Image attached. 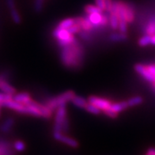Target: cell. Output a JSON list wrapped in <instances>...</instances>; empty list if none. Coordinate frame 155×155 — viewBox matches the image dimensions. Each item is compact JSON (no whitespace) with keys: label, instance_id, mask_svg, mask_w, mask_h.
<instances>
[{"label":"cell","instance_id":"cell-1","mask_svg":"<svg viewBox=\"0 0 155 155\" xmlns=\"http://www.w3.org/2000/svg\"><path fill=\"white\" fill-rule=\"evenodd\" d=\"M84 48L77 40L63 48L60 54L63 65L69 68H78L82 65L84 59Z\"/></svg>","mask_w":155,"mask_h":155},{"label":"cell","instance_id":"cell-2","mask_svg":"<svg viewBox=\"0 0 155 155\" xmlns=\"http://www.w3.org/2000/svg\"><path fill=\"white\" fill-rule=\"evenodd\" d=\"M74 96H75V94L73 91L69 90V91L63 93L56 97L51 98V99L48 100L46 102L45 105L48 107L51 111H53L55 109H57L58 107H59L60 105L66 104L68 101H71Z\"/></svg>","mask_w":155,"mask_h":155},{"label":"cell","instance_id":"cell-3","mask_svg":"<svg viewBox=\"0 0 155 155\" xmlns=\"http://www.w3.org/2000/svg\"><path fill=\"white\" fill-rule=\"evenodd\" d=\"M53 36L58 41L59 45L63 48L71 45L76 40L74 37V34L70 33L68 29H60L58 27L53 31Z\"/></svg>","mask_w":155,"mask_h":155},{"label":"cell","instance_id":"cell-4","mask_svg":"<svg viewBox=\"0 0 155 155\" xmlns=\"http://www.w3.org/2000/svg\"><path fill=\"white\" fill-rule=\"evenodd\" d=\"M66 118H67L66 104H63V105L58 107V108L56 109L55 124H54V132H61L62 125Z\"/></svg>","mask_w":155,"mask_h":155},{"label":"cell","instance_id":"cell-5","mask_svg":"<svg viewBox=\"0 0 155 155\" xmlns=\"http://www.w3.org/2000/svg\"><path fill=\"white\" fill-rule=\"evenodd\" d=\"M88 102L90 104H94L95 106L97 107L101 111H105L109 109L112 105V102L109 101L108 100H106L104 98L98 97L95 96H91L88 99Z\"/></svg>","mask_w":155,"mask_h":155},{"label":"cell","instance_id":"cell-6","mask_svg":"<svg viewBox=\"0 0 155 155\" xmlns=\"http://www.w3.org/2000/svg\"><path fill=\"white\" fill-rule=\"evenodd\" d=\"M53 137L55 140L59 141L60 143H63L64 144H67L69 147H73V148H77L78 147V143L73 138H71L69 136L64 135L62 134V132H54Z\"/></svg>","mask_w":155,"mask_h":155},{"label":"cell","instance_id":"cell-7","mask_svg":"<svg viewBox=\"0 0 155 155\" xmlns=\"http://www.w3.org/2000/svg\"><path fill=\"white\" fill-rule=\"evenodd\" d=\"M3 107H6L7 108L12 109L19 113H23V114H27V106L23 104H21L18 102L15 101L14 99L6 101L3 104Z\"/></svg>","mask_w":155,"mask_h":155},{"label":"cell","instance_id":"cell-8","mask_svg":"<svg viewBox=\"0 0 155 155\" xmlns=\"http://www.w3.org/2000/svg\"><path fill=\"white\" fill-rule=\"evenodd\" d=\"M74 21L76 24H78L81 27L82 31H86L89 32L92 29V27L94 26L92 23L90 22V21L88 20L87 18H82V17H78L74 18Z\"/></svg>","mask_w":155,"mask_h":155},{"label":"cell","instance_id":"cell-9","mask_svg":"<svg viewBox=\"0 0 155 155\" xmlns=\"http://www.w3.org/2000/svg\"><path fill=\"white\" fill-rule=\"evenodd\" d=\"M13 99H14L15 101L21 103V104H25V105L28 104L29 102L32 101L30 94L27 92H22V93H19V94H15L14 97H13Z\"/></svg>","mask_w":155,"mask_h":155},{"label":"cell","instance_id":"cell-10","mask_svg":"<svg viewBox=\"0 0 155 155\" xmlns=\"http://www.w3.org/2000/svg\"><path fill=\"white\" fill-rule=\"evenodd\" d=\"M103 18H104V15H102V13H94V14L89 15L87 17L88 20L92 23L93 25H95V26H97V25L101 26Z\"/></svg>","mask_w":155,"mask_h":155},{"label":"cell","instance_id":"cell-11","mask_svg":"<svg viewBox=\"0 0 155 155\" xmlns=\"http://www.w3.org/2000/svg\"><path fill=\"white\" fill-rule=\"evenodd\" d=\"M14 124H15V120H14V118L9 117L0 126V131L3 133L9 132L13 127Z\"/></svg>","mask_w":155,"mask_h":155},{"label":"cell","instance_id":"cell-12","mask_svg":"<svg viewBox=\"0 0 155 155\" xmlns=\"http://www.w3.org/2000/svg\"><path fill=\"white\" fill-rule=\"evenodd\" d=\"M129 105L127 104V101H121L117 102V103H112V105L110 107V109L116 112H120L122 111L125 110L128 108Z\"/></svg>","mask_w":155,"mask_h":155},{"label":"cell","instance_id":"cell-13","mask_svg":"<svg viewBox=\"0 0 155 155\" xmlns=\"http://www.w3.org/2000/svg\"><path fill=\"white\" fill-rule=\"evenodd\" d=\"M71 102L76 107L81 108H85V107H86V105L88 103L87 101H86L85 98L79 96H76V95L74 96V97L72 99Z\"/></svg>","mask_w":155,"mask_h":155},{"label":"cell","instance_id":"cell-14","mask_svg":"<svg viewBox=\"0 0 155 155\" xmlns=\"http://www.w3.org/2000/svg\"><path fill=\"white\" fill-rule=\"evenodd\" d=\"M109 23L112 29H117L119 28V19L117 15L114 12L109 13Z\"/></svg>","mask_w":155,"mask_h":155},{"label":"cell","instance_id":"cell-15","mask_svg":"<svg viewBox=\"0 0 155 155\" xmlns=\"http://www.w3.org/2000/svg\"><path fill=\"white\" fill-rule=\"evenodd\" d=\"M84 10L86 14H87L88 15H91V14H94V13H103V10L101 8H99L97 5H86L84 8Z\"/></svg>","mask_w":155,"mask_h":155},{"label":"cell","instance_id":"cell-16","mask_svg":"<svg viewBox=\"0 0 155 155\" xmlns=\"http://www.w3.org/2000/svg\"><path fill=\"white\" fill-rule=\"evenodd\" d=\"M10 12V16H11V18H12L13 21L15 23V24H20L21 22V16L19 15L18 11L16 9V7H14V8L9 9Z\"/></svg>","mask_w":155,"mask_h":155},{"label":"cell","instance_id":"cell-17","mask_svg":"<svg viewBox=\"0 0 155 155\" xmlns=\"http://www.w3.org/2000/svg\"><path fill=\"white\" fill-rule=\"evenodd\" d=\"M74 23H75V21H74V18L64 19V20L62 21L58 25V28L68 29L70 27H71Z\"/></svg>","mask_w":155,"mask_h":155},{"label":"cell","instance_id":"cell-18","mask_svg":"<svg viewBox=\"0 0 155 155\" xmlns=\"http://www.w3.org/2000/svg\"><path fill=\"white\" fill-rule=\"evenodd\" d=\"M127 37L126 33H112L110 36V40L114 42H120V41H126Z\"/></svg>","mask_w":155,"mask_h":155},{"label":"cell","instance_id":"cell-19","mask_svg":"<svg viewBox=\"0 0 155 155\" xmlns=\"http://www.w3.org/2000/svg\"><path fill=\"white\" fill-rule=\"evenodd\" d=\"M127 101V104H128L129 107H133L142 104L143 101V99L141 97L136 96L130 98V99H129L128 101Z\"/></svg>","mask_w":155,"mask_h":155},{"label":"cell","instance_id":"cell-20","mask_svg":"<svg viewBox=\"0 0 155 155\" xmlns=\"http://www.w3.org/2000/svg\"><path fill=\"white\" fill-rule=\"evenodd\" d=\"M85 109H86V111H88L89 112H90V113H92V114H94V115L100 114L101 112V110L99 109L97 107L94 105V104H90V103H89V102L87 103L86 107H85Z\"/></svg>","mask_w":155,"mask_h":155},{"label":"cell","instance_id":"cell-21","mask_svg":"<svg viewBox=\"0 0 155 155\" xmlns=\"http://www.w3.org/2000/svg\"><path fill=\"white\" fill-rule=\"evenodd\" d=\"M150 41H151V36L150 35L146 34L143 37H141L139 40V45L141 47H145L147 45H150Z\"/></svg>","mask_w":155,"mask_h":155},{"label":"cell","instance_id":"cell-22","mask_svg":"<svg viewBox=\"0 0 155 155\" xmlns=\"http://www.w3.org/2000/svg\"><path fill=\"white\" fill-rule=\"evenodd\" d=\"M0 155H10L8 144L4 142H0Z\"/></svg>","mask_w":155,"mask_h":155},{"label":"cell","instance_id":"cell-23","mask_svg":"<svg viewBox=\"0 0 155 155\" xmlns=\"http://www.w3.org/2000/svg\"><path fill=\"white\" fill-rule=\"evenodd\" d=\"M146 34L150 35V36L155 34V21H150L148 25L146 27Z\"/></svg>","mask_w":155,"mask_h":155},{"label":"cell","instance_id":"cell-24","mask_svg":"<svg viewBox=\"0 0 155 155\" xmlns=\"http://www.w3.org/2000/svg\"><path fill=\"white\" fill-rule=\"evenodd\" d=\"M12 95H10V94H4V93L0 92V106L3 107V104L6 101L10 100L13 98Z\"/></svg>","mask_w":155,"mask_h":155},{"label":"cell","instance_id":"cell-25","mask_svg":"<svg viewBox=\"0 0 155 155\" xmlns=\"http://www.w3.org/2000/svg\"><path fill=\"white\" fill-rule=\"evenodd\" d=\"M14 147L17 151L21 152V151H24L25 150V144L23 143L22 141L18 140L14 143Z\"/></svg>","mask_w":155,"mask_h":155},{"label":"cell","instance_id":"cell-26","mask_svg":"<svg viewBox=\"0 0 155 155\" xmlns=\"http://www.w3.org/2000/svg\"><path fill=\"white\" fill-rule=\"evenodd\" d=\"M44 0H35L34 10L36 12L40 13L43 9Z\"/></svg>","mask_w":155,"mask_h":155},{"label":"cell","instance_id":"cell-27","mask_svg":"<svg viewBox=\"0 0 155 155\" xmlns=\"http://www.w3.org/2000/svg\"><path fill=\"white\" fill-rule=\"evenodd\" d=\"M69 32L72 34H74V33H80L81 31H82V29H81V27L78 25V24L74 23V24L72 25L71 27H70L69 29H68Z\"/></svg>","mask_w":155,"mask_h":155},{"label":"cell","instance_id":"cell-28","mask_svg":"<svg viewBox=\"0 0 155 155\" xmlns=\"http://www.w3.org/2000/svg\"><path fill=\"white\" fill-rule=\"evenodd\" d=\"M95 5L101 9L103 11L106 10V0H94Z\"/></svg>","mask_w":155,"mask_h":155},{"label":"cell","instance_id":"cell-29","mask_svg":"<svg viewBox=\"0 0 155 155\" xmlns=\"http://www.w3.org/2000/svg\"><path fill=\"white\" fill-rule=\"evenodd\" d=\"M104 113L107 116L110 117V118H116V117L118 116V113L114 112V111H112V109H110V108L108 109V110L104 111Z\"/></svg>","mask_w":155,"mask_h":155},{"label":"cell","instance_id":"cell-30","mask_svg":"<svg viewBox=\"0 0 155 155\" xmlns=\"http://www.w3.org/2000/svg\"><path fill=\"white\" fill-rule=\"evenodd\" d=\"M147 69H148V71H149L151 73V74L153 75V82H155V64H150V65H147ZM152 82V83H153Z\"/></svg>","mask_w":155,"mask_h":155},{"label":"cell","instance_id":"cell-31","mask_svg":"<svg viewBox=\"0 0 155 155\" xmlns=\"http://www.w3.org/2000/svg\"><path fill=\"white\" fill-rule=\"evenodd\" d=\"M146 155H155V148H153V147H151L150 148L147 152V154Z\"/></svg>","mask_w":155,"mask_h":155},{"label":"cell","instance_id":"cell-32","mask_svg":"<svg viewBox=\"0 0 155 155\" xmlns=\"http://www.w3.org/2000/svg\"><path fill=\"white\" fill-rule=\"evenodd\" d=\"M150 45H155V34L151 36V41H150Z\"/></svg>","mask_w":155,"mask_h":155},{"label":"cell","instance_id":"cell-33","mask_svg":"<svg viewBox=\"0 0 155 155\" xmlns=\"http://www.w3.org/2000/svg\"><path fill=\"white\" fill-rule=\"evenodd\" d=\"M1 108H2V107L0 106V115H1Z\"/></svg>","mask_w":155,"mask_h":155}]
</instances>
